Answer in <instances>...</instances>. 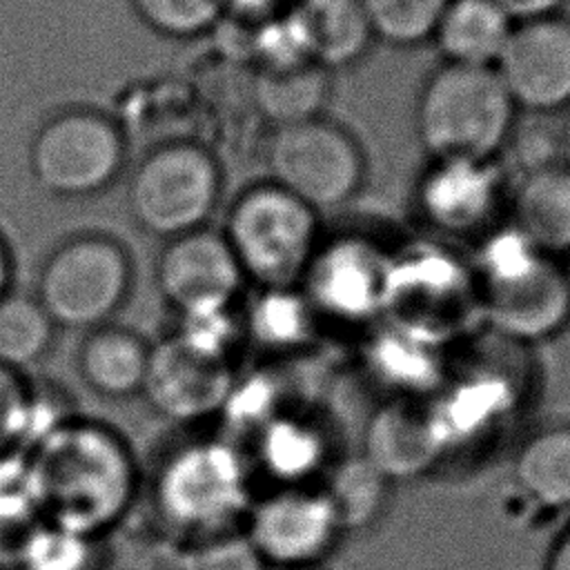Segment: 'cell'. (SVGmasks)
I'll use <instances>...</instances> for the list:
<instances>
[{
	"instance_id": "obj_18",
	"label": "cell",
	"mask_w": 570,
	"mask_h": 570,
	"mask_svg": "<svg viewBox=\"0 0 570 570\" xmlns=\"http://www.w3.org/2000/svg\"><path fill=\"white\" fill-rule=\"evenodd\" d=\"M151 343L136 330L107 323L85 332L76 350V372L82 385L107 401L140 396Z\"/></svg>"
},
{
	"instance_id": "obj_12",
	"label": "cell",
	"mask_w": 570,
	"mask_h": 570,
	"mask_svg": "<svg viewBox=\"0 0 570 570\" xmlns=\"http://www.w3.org/2000/svg\"><path fill=\"white\" fill-rule=\"evenodd\" d=\"M240 530L267 570L321 566L345 537L321 483L256 494Z\"/></svg>"
},
{
	"instance_id": "obj_26",
	"label": "cell",
	"mask_w": 570,
	"mask_h": 570,
	"mask_svg": "<svg viewBox=\"0 0 570 570\" xmlns=\"http://www.w3.org/2000/svg\"><path fill=\"white\" fill-rule=\"evenodd\" d=\"M7 570H107V539L40 521L4 552Z\"/></svg>"
},
{
	"instance_id": "obj_19",
	"label": "cell",
	"mask_w": 570,
	"mask_h": 570,
	"mask_svg": "<svg viewBox=\"0 0 570 570\" xmlns=\"http://www.w3.org/2000/svg\"><path fill=\"white\" fill-rule=\"evenodd\" d=\"M243 343L265 356H289L307 347L321 318L298 285L252 287L240 303Z\"/></svg>"
},
{
	"instance_id": "obj_24",
	"label": "cell",
	"mask_w": 570,
	"mask_h": 570,
	"mask_svg": "<svg viewBox=\"0 0 570 570\" xmlns=\"http://www.w3.org/2000/svg\"><path fill=\"white\" fill-rule=\"evenodd\" d=\"M332 89L334 73L314 62L289 69H256L252 100L261 118L274 129L325 116Z\"/></svg>"
},
{
	"instance_id": "obj_13",
	"label": "cell",
	"mask_w": 570,
	"mask_h": 570,
	"mask_svg": "<svg viewBox=\"0 0 570 570\" xmlns=\"http://www.w3.org/2000/svg\"><path fill=\"white\" fill-rule=\"evenodd\" d=\"M494 71L519 111L554 116L570 109V18L517 22Z\"/></svg>"
},
{
	"instance_id": "obj_22",
	"label": "cell",
	"mask_w": 570,
	"mask_h": 570,
	"mask_svg": "<svg viewBox=\"0 0 570 570\" xmlns=\"http://www.w3.org/2000/svg\"><path fill=\"white\" fill-rule=\"evenodd\" d=\"M312 62L336 73L358 65L376 42L358 0H296Z\"/></svg>"
},
{
	"instance_id": "obj_34",
	"label": "cell",
	"mask_w": 570,
	"mask_h": 570,
	"mask_svg": "<svg viewBox=\"0 0 570 570\" xmlns=\"http://www.w3.org/2000/svg\"><path fill=\"white\" fill-rule=\"evenodd\" d=\"M73 416H78L76 405L60 385L51 381H29L18 421L16 450L33 452Z\"/></svg>"
},
{
	"instance_id": "obj_37",
	"label": "cell",
	"mask_w": 570,
	"mask_h": 570,
	"mask_svg": "<svg viewBox=\"0 0 570 570\" xmlns=\"http://www.w3.org/2000/svg\"><path fill=\"white\" fill-rule=\"evenodd\" d=\"M29 379L0 365V452L16 450L18 421Z\"/></svg>"
},
{
	"instance_id": "obj_9",
	"label": "cell",
	"mask_w": 570,
	"mask_h": 570,
	"mask_svg": "<svg viewBox=\"0 0 570 570\" xmlns=\"http://www.w3.org/2000/svg\"><path fill=\"white\" fill-rule=\"evenodd\" d=\"M27 158L42 191L62 200H82L118 180L127 163V138L109 114L67 107L36 129Z\"/></svg>"
},
{
	"instance_id": "obj_16",
	"label": "cell",
	"mask_w": 570,
	"mask_h": 570,
	"mask_svg": "<svg viewBox=\"0 0 570 570\" xmlns=\"http://www.w3.org/2000/svg\"><path fill=\"white\" fill-rule=\"evenodd\" d=\"M245 450L254 474L272 488L318 485L334 463L325 428L289 407L274 416Z\"/></svg>"
},
{
	"instance_id": "obj_41",
	"label": "cell",
	"mask_w": 570,
	"mask_h": 570,
	"mask_svg": "<svg viewBox=\"0 0 570 570\" xmlns=\"http://www.w3.org/2000/svg\"><path fill=\"white\" fill-rule=\"evenodd\" d=\"M13 254L4 236L0 234V298L13 287Z\"/></svg>"
},
{
	"instance_id": "obj_4",
	"label": "cell",
	"mask_w": 570,
	"mask_h": 570,
	"mask_svg": "<svg viewBox=\"0 0 570 570\" xmlns=\"http://www.w3.org/2000/svg\"><path fill=\"white\" fill-rule=\"evenodd\" d=\"M519 109L490 67L441 62L423 80L414 107L428 158H501Z\"/></svg>"
},
{
	"instance_id": "obj_5",
	"label": "cell",
	"mask_w": 570,
	"mask_h": 570,
	"mask_svg": "<svg viewBox=\"0 0 570 570\" xmlns=\"http://www.w3.org/2000/svg\"><path fill=\"white\" fill-rule=\"evenodd\" d=\"M318 216L269 180L245 187L229 203L220 234L247 287L298 285L323 238Z\"/></svg>"
},
{
	"instance_id": "obj_6",
	"label": "cell",
	"mask_w": 570,
	"mask_h": 570,
	"mask_svg": "<svg viewBox=\"0 0 570 570\" xmlns=\"http://www.w3.org/2000/svg\"><path fill=\"white\" fill-rule=\"evenodd\" d=\"M134 278V258L122 240L80 232L42 258L33 296L56 327L89 332L114 323L131 298Z\"/></svg>"
},
{
	"instance_id": "obj_7",
	"label": "cell",
	"mask_w": 570,
	"mask_h": 570,
	"mask_svg": "<svg viewBox=\"0 0 570 570\" xmlns=\"http://www.w3.org/2000/svg\"><path fill=\"white\" fill-rule=\"evenodd\" d=\"M223 171L216 156L194 140L151 147L127 183V212L163 243L207 227L220 205Z\"/></svg>"
},
{
	"instance_id": "obj_11",
	"label": "cell",
	"mask_w": 570,
	"mask_h": 570,
	"mask_svg": "<svg viewBox=\"0 0 570 570\" xmlns=\"http://www.w3.org/2000/svg\"><path fill=\"white\" fill-rule=\"evenodd\" d=\"M508 196L501 158H428L412 189V207L441 238L476 240L501 223Z\"/></svg>"
},
{
	"instance_id": "obj_21",
	"label": "cell",
	"mask_w": 570,
	"mask_h": 570,
	"mask_svg": "<svg viewBox=\"0 0 570 570\" xmlns=\"http://www.w3.org/2000/svg\"><path fill=\"white\" fill-rule=\"evenodd\" d=\"M510 223L550 258L570 254V169L519 176L508 196Z\"/></svg>"
},
{
	"instance_id": "obj_40",
	"label": "cell",
	"mask_w": 570,
	"mask_h": 570,
	"mask_svg": "<svg viewBox=\"0 0 570 570\" xmlns=\"http://www.w3.org/2000/svg\"><path fill=\"white\" fill-rule=\"evenodd\" d=\"M541 570H570V523L550 543Z\"/></svg>"
},
{
	"instance_id": "obj_36",
	"label": "cell",
	"mask_w": 570,
	"mask_h": 570,
	"mask_svg": "<svg viewBox=\"0 0 570 570\" xmlns=\"http://www.w3.org/2000/svg\"><path fill=\"white\" fill-rule=\"evenodd\" d=\"M530 116V122L517 118L512 134L505 142V149L512 156V163L519 176L543 171L561 163V131L554 125H548V116Z\"/></svg>"
},
{
	"instance_id": "obj_42",
	"label": "cell",
	"mask_w": 570,
	"mask_h": 570,
	"mask_svg": "<svg viewBox=\"0 0 570 570\" xmlns=\"http://www.w3.org/2000/svg\"><path fill=\"white\" fill-rule=\"evenodd\" d=\"M559 131H561V163H563V167L570 169V109L563 111Z\"/></svg>"
},
{
	"instance_id": "obj_25",
	"label": "cell",
	"mask_w": 570,
	"mask_h": 570,
	"mask_svg": "<svg viewBox=\"0 0 570 570\" xmlns=\"http://www.w3.org/2000/svg\"><path fill=\"white\" fill-rule=\"evenodd\" d=\"M512 476L519 490L548 510L570 508V425L532 432L514 452Z\"/></svg>"
},
{
	"instance_id": "obj_33",
	"label": "cell",
	"mask_w": 570,
	"mask_h": 570,
	"mask_svg": "<svg viewBox=\"0 0 570 570\" xmlns=\"http://www.w3.org/2000/svg\"><path fill=\"white\" fill-rule=\"evenodd\" d=\"M134 16L169 40H194L225 20L223 0H127Z\"/></svg>"
},
{
	"instance_id": "obj_32",
	"label": "cell",
	"mask_w": 570,
	"mask_h": 570,
	"mask_svg": "<svg viewBox=\"0 0 570 570\" xmlns=\"http://www.w3.org/2000/svg\"><path fill=\"white\" fill-rule=\"evenodd\" d=\"M376 42L412 49L432 40L450 0H358Z\"/></svg>"
},
{
	"instance_id": "obj_44",
	"label": "cell",
	"mask_w": 570,
	"mask_h": 570,
	"mask_svg": "<svg viewBox=\"0 0 570 570\" xmlns=\"http://www.w3.org/2000/svg\"><path fill=\"white\" fill-rule=\"evenodd\" d=\"M285 570H323V568L314 566V568H285Z\"/></svg>"
},
{
	"instance_id": "obj_35",
	"label": "cell",
	"mask_w": 570,
	"mask_h": 570,
	"mask_svg": "<svg viewBox=\"0 0 570 570\" xmlns=\"http://www.w3.org/2000/svg\"><path fill=\"white\" fill-rule=\"evenodd\" d=\"M171 570H267V566L243 530H236L178 546Z\"/></svg>"
},
{
	"instance_id": "obj_20",
	"label": "cell",
	"mask_w": 570,
	"mask_h": 570,
	"mask_svg": "<svg viewBox=\"0 0 570 570\" xmlns=\"http://www.w3.org/2000/svg\"><path fill=\"white\" fill-rule=\"evenodd\" d=\"M441 338L390 321L372 334L365 347V365L374 381L390 387L396 396L414 401L416 394L434 390L443 376Z\"/></svg>"
},
{
	"instance_id": "obj_29",
	"label": "cell",
	"mask_w": 570,
	"mask_h": 570,
	"mask_svg": "<svg viewBox=\"0 0 570 570\" xmlns=\"http://www.w3.org/2000/svg\"><path fill=\"white\" fill-rule=\"evenodd\" d=\"M56 338V325L31 294L7 292L0 298V365L24 372L42 361Z\"/></svg>"
},
{
	"instance_id": "obj_31",
	"label": "cell",
	"mask_w": 570,
	"mask_h": 570,
	"mask_svg": "<svg viewBox=\"0 0 570 570\" xmlns=\"http://www.w3.org/2000/svg\"><path fill=\"white\" fill-rule=\"evenodd\" d=\"M178 343L189 347L191 352L232 363L243 343V325L240 309L236 305H205L174 314V325L169 332Z\"/></svg>"
},
{
	"instance_id": "obj_2",
	"label": "cell",
	"mask_w": 570,
	"mask_h": 570,
	"mask_svg": "<svg viewBox=\"0 0 570 570\" xmlns=\"http://www.w3.org/2000/svg\"><path fill=\"white\" fill-rule=\"evenodd\" d=\"M247 450L223 436L185 434L158 452L147 481L154 521L178 546L236 532L256 499Z\"/></svg>"
},
{
	"instance_id": "obj_15",
	"label": "cell",
	"mask_w": 570,
	"mask_h": 570,
	"mask_svg": "<svg viewBox=\"0 0 570 570\" xmlns=\"http://www.w3.org/2000/svg\"><path fill=\"white\" fill-rule=\"evenodd\" d=\"M234 374L236 365L205 358L165 334L151 343L140 399L174 425H198L216 419Z\"/></svg>"
},
{
	"instance_id": "obj_14",
	"label": "cell",
	"mask_w": 570,
	"mask_h": 570,
	"mask_svg": "<svg viewBox=\"0 0 570 570\" xmlns=\"http://www.w3.org/2000/svg\"><path fill=\"white\" fill-rule=\"evenodd\" d=\"M154 281L171 314L205 305H236L247 289L225 236L212 227L165 240Z\"/></svg>"
},
{
	"instance_id": "obj_23",
	"label": "cell",
	"mask_w": 570,
	"mask_h": 570,
	"mask_svg": "<svg viewBox=\"0 0 570 570\" xmlns=\"http://www.w3.org/2000/svg\"><path fill=\"white\" fill-rule=\"evenodd\" d=\"M512 27L492 0H450L430 42L443 62L494 69Z\"/></svg>"
},
{
	"instance_id": "obj_43",
	"label": "cell",
	"mask_w": 570,
	"mask_h": 570,
	"mask_svg": "<svg viewBox=\"0 0 570 570\" xmlns=\"http://www.w3.org/2000/svg\"><path fill=\"white\" fill-rule=\"evenodd\" d=\"M561 269H563L566 287H568V296H570V254H568V256H563V265H561Z\"/></svg>"
},
{
	"instance_id": "obj_1",
	"label": "cell",
	"mask_w": 570,
	"mask_h": 570,
	"mask_svg": "<svg viewBox=\"0 0 570 570\" xmlns=\"http://www.w3.org/2000/svg\"><path fill=\"white\" fill-rule=\"evenodd\" d=\"M45 519L107 539L140 492L131 445L107 423L73 416L33 452Z\"/></svg>"
},
{
	"instance_id": "obj_8",
	"label": "cell",
	"mask_w": 570,
	"mask_h": 570,
	"mask_svg": "<svg viewBox=\"0 0 570 570\" xmlns=\"http://www.w3.org/2000/svg\"><path fill=\"white\" fill-rule=\"evenodd\" d=\"M263 160L267 180L316 214L352 203L367 176L361 142L327 116L269 129Z\"/></svg>"
},
{
	"instance_id": "obj_39",
	"label": "cell",
	"mask_w": 570,
	"mask_h": 570,
	"mask_svg": "<svg viewBox=\"0 0 570 570\" xmlns=\"http://www.w3.org/2000/svg\"><path fill=\"white\" fill-rule=\"evenodd\" d=\"M514 24L561 13L568 0H492Z\"/></svg>"
},
{
	"instance_id": "obj_3",
	"label": "cell",
	"mask_w": 570,
	"mask_h": 570,
	"mask_svg": "<svg viewBox=\"0 0 570 570\" xmlns=\"http://www.w3.org/2000/svg\"><path fill=\"white\" fill-rule=\"evenodd\" d=\"M472 276L485 321L514 343H539L570 321V296L557 258L510 220L474 240Z\"/></svg>"
},
{
	"instance_id": "obj_17",
	"label": "cell",
	"mask_w": 570,
	"mask_h": 570,
	"mask_svg": "<svg viewBox=\"0 0 570 570\" xmlns=\"http://www.w3.org/2000/svg\"><path fill=\"white\" fill-rule=\"evenodd\" d=\"M392 483L425 474L443 456L428 410L392 399L374 410L363 432V452Z\"/></svg>"
},
{
	"instance_id": "obj_27",
	"label": "cell",
	"mask_w": 570,
	"mask_h": 570,
	"mask_svg": "<svg viewBox=\"0 0 570 570\" xmlns=\"http://www.w3.org/2000/svg\"><path fill=\"white\" fill-rule=\"evenodd\" d=\"M343 534L365 532L387 510L392 481L363 454L334 461L321 481Z\"/></svg>"
},
{
	"instance_id": "obj_10",
	"label": "cell",
	"mask_w": 570,
	"mask_h": 570,
	"mask_svg": "<svg viewBox=\"0 0 570 570\" xmlns=\"http://www.w3.org/2000/svg\"><path fill=\"white\" fill-rule=\"evenodd\" d=\"M390 252L361 232L321 238L298 287L321 321L370 325L385 312Z\"/></svg>"
},
{
	"instance_id": "obj_38",
	"label": "cell",
	"mask_w": 570,
	"mask_h": 570,
	"mask_svg": "<svg viewBox=\"0 0 570 570\" xmlns=\"http://www.w3.org/2000/svg\"><path fill=\"white\" fill-rule=\"evenodd\" d=\"M294 2L296 0H223V9L225 18H234L252 27L287 11Z\"/></svg>"
},
{
	"instance_id": "obj_30",
	"label": "cell",
	"mask_w": 570,
	"mask_h": 570,
	"mask_svg": "<svg viewBox=\"0 0 570 570\" xmlns=\"http://www.w3.org/2000/svg\"><path fill=\"white\" fill-rule=\"evenodd\" d=\"M40 521H45V508L31 454L0 452V552Z\"/></svg>"
},
{
	"instance_id": "obj_28",
	"label": "cell",
	"mask_w": 570,
	"mask_h": 570,
	"mask_svg": "<svg viewBox=\"0 0 570 570\" xmlns=\"http://www.w3.org/2000/svg\"><path fill=\"white\" fill-rule=\"evenodd\" d=\"M285 381L269 365L236 370L216 414L218 432L243 448L283 410H287Z\"/></svg>"
}]
</instances>
